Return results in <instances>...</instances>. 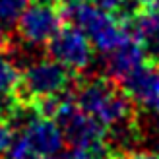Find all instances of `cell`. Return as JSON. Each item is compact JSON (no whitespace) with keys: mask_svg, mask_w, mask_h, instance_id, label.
I'll use <instances>...</instances> for the list:
<instances>
[{"mask_svg":"<svg viewBox=\"0 0 159 159\" xmlns=\"http://www.w3.org/2000/svg\"><path fill=\"white\" fill-rule=\"evenodd\" d=\"M74 103L105 128L138 116V107L116 82L107 76H91L74 89Z\"/></svg>","mask_w":159,"mask_h":159,"instance_id":"cell-1","label":"cell"},{"mask_svg":"<svg viewBox=\"0 0 159 159\" xmlns=\"http://www.w3.org/2000/svg\"><path fill=\"white\" fill-rule=\"evenodd\" d=\"M64 16L66 21H72L87 35L95 51H101L103 54L128 37L126 25L115 14L93 6L91 2L64 6Z\"/></svg>","mask_w":159,"mask_h":159,"instance_id":"cell-2","label":"cell"},{"mask_svg":"<svg viewBox=\"0 0 159 159\" xmlns=\"http://www.w3.org/2000/svg\"><path fill=\"white\" fill-rule=\"evenodd\" d=\"M72 74L66 66L52 60L51 57H43L27 62L21 68L18 93L23 101H39L51 95H60L72 89Z\"/></svg>","mask_w":159,"mask_h":159,"instance_id":"cell-3","label":"cell"},{"mask_svg":"<svg viewBox=\"0 0 159 159\" xmlns=\"http://www.w3.org/2000/svg\"><path fill=\"white\" fill-rule=\"evenodd\" d=\"M54 120L64 134V142H68L72 149H89L105 157L111 155L107 146V128L91 115L84 113L74 103V97L60 107Z\"/></svg>","mask_w":159,"mask_h":159,"instance_id":"cell-4","label":"cell"},{"mask_svg":"<svg viewBox=\"0 0 159 159\" xmlns=\"http://www.w3.org/2000/svg\"><path fill=\"white\" fill-rule=\"evenodd\" d=\"M66 16L62 4H45L29 2L25 12L20 16L12 29L14 39L21 45L45 47L49 39L64 25Z\"/></svg>","mask_w":159,"mask_h":159,"instance_id":"cell-5","label":"cell"},{"mask_svg":"<svg viewBox=\"0 0 159 159\" xmlns=\"http://www.w3.org/2000/svg\"><path fill=\"white\" fill-rule=\"evenodd\" d=\"M45 52L47 57L66 66L72 74H84L93 62L95 47L78 25L64 21V25L45 45Z\"/></svg>","mask_w":159,"mask_h":159,"instance_id":"cell-6","label":"cell"},{"mask_svg":"<svg viewBox=\"0 0 159 159\" xmlns=\"http://www.w3.org/2000/svg\"><path fill=\"white\" fill-rule=\"evenodd\" d=\"M118 85L138 109L159 111V64L155 60L148 58L140 68L118 82Z\"/></svg>","mask_w":159,"mask_h":159,"instance_id":"cell-7","label":"cell"},{"mask_svg":"<svg viewBox=\"0 0 159 159\" xmlns=\"http://www.w3.org/2000/svg\"><path fill=\"white\" fill-rule=\"evenodd\" d=\"M21 140L35 155L43 159H51L58 155L64 148V134L54 118L37 115L27 126L21 128Z\"/></svg>","mask_w":159,"mask_h":159,"instance_id":"cell-8","label":"cell"},{"mask_svg":"<svg viewBox=\"0 0 159 159\" xmlns=\"http://www.w3.org/2000/svg\"><path fill=\"white\" fill-rule=\"evenodd\" d=\"M148 58L149 57H148L146 47L142 45L136 37L128 35L124 41L118 43L115 49L105 52V60H103L105 76L118 84L128 74H132L136 68H140Z\"/></svg>","mask_w":159,"mask_h":159,"instance_id":"cell-9","label":"cell"},{"mask_svg":"<svg viewBox=\"0 0 159 159\" xmlns=\"http://www.w3.org/2000/svg\"><path fill=\"white\" fill-rule=\"evenodd\" d=\"M20 78L21 66L8 51H0V116L6 120L21 103V97L18 93Z\"/></svg>","mask_w":159,"mask_h":159,"instance_id":"cell-10","label":"cell"},{"mask_svg":"<svg viewBox=\"0 0 159 159\" xmlns=\"http://www.w3.org/2000/svg\"><path fill=\"white\" fill-rule=\"evenodd\" d=\"M93 2L99 8H103V10L115 14L122 23H126L144 10L140 0H93Z\"/></svg>","mask_w":159,"mask_h":159,"instance_id":"cell-11","label":"cell"},{"mask_svg":"<svg viewBox=\"0 0 159 159\" xmlns=\"http://www.w3.org/2000/svg\"><path fill=\"white\" fill-rule=\"evenodd\" d=\"M29 0H0V21L8 29H14L16 21L25 12Z\"/></svg>","mask_w":159,"mask_h":159,"instance_id":"cell-12","label":"cell"},{"mask_svg":"<svg viewBox=\"0 0 159 159\" xmlns=\"http://www.w3.org/2000/svg\"><path fill=\"white\" fill-rule=\"evenodd\" d=\"M6 159H43V157H39L31 152L25 146V142L21 140V136H14V142L6 153Z\"/></svg>","mask_w":159,"mask_h":159,"instance_id":"cell-13","label":"cell"},{"mask_svg":"<svg viewBox=\"0 0 159 159\" xmlns=\"http://www.w3.org/2000/svg\"><path fill=\"white\" fill-rule=\"evenodd\" d=\"M12 142H14V128H12V124L8 122L6 118L0 116V157L8 153Z\"/></svg>","mask_w":159,"mask_h":159,"instance_id":"cell-14","label":"cell"},{"mask_svg":"<svg viewBox=\"0 0 159 159\" xmlns=\"http://www.w3.org/2000/svg\"><path fill=\"white\" fill-rule=\"evenodd\" d=\"M12 43H14V33L8 27H4L0 21V51H10Z\"/></svg>","mask_w":159,"mask_h":159,"instance_id":"cell-15","label":"cell"},{"mask_svg":"<svg viewBox=\"0 0 159 159\" xmlns=\"http://www.w3.org/2000/svg\"><path fill=\"white\" fill-rule=\"evenodd\" d=\"M109 159H155L153 153H146V152H124V153H113Z\"/></svg>","mask_w":159,"mask_h":159,"instance_id":"cell-16","label":"cell"},{"mask_svg":"<svg viewBox=\"0 0 159 159\" xmlns=\"http://www.w3.org/2000/svg\"><path fill=\"white\" fill-rule=\"evenodd\" d=\"M144 12L148 14V18H149V20H152L155 25L159 27V0H153L152 4L144 6Z\"/></svg>","mask_w":159,"mask_h":159,"instance_id":"cell-17","label":"cell"},{"mask_svg":"<svg viewBox=\"0 0 159 159\" xmlns=\"http://www.w3.org/2000/svg\"><path fill=\"white\" fill-rule=\"evenodd\" d=\"M84 2H91V0H62L64 6H74V4H84Z\"/></svg>","mask_w":159,"mask_h":159,"instance_id":"cell-18","label":"cell"},{"mask_svg":"<svg viewBox=\"0 0 159 159\" xmlns=\"http://www.w3.org/2000/svg\"><path fill=\"white\" fill-rule=\"evenodd\" d=\"M153 157L159 159V140H157V144H155V152H153Z\"/></svg>","mask_w":159,"mask_h":159,"instance_id":"cell-19","label":"cell"},{"mask_svg":"<svg viewBox=\"0 0 159 159\" xmlns=\"http://www.w3.org/2000/svg\"><path fill=\"white\" fill-rule=\"evenodd\" d=\"M152 60H155L157 62V64H159V49H157V52L153 54V57H152Z\"/></svg>","mask_w":159,"mask_h":159,"instance_id":"cell-20","label":"cell"},{"mask_svg":"<svg viewBox=\"0 0 159 159\" xmlns=\"http://www.w3.org/2000/svg\"><path fill=\"white\" fill-rule=\"evenodd\" d=\"M140 2H142V6H148V4H152L153 0H140Z\"/></svg>","mask_w":159,"mask_h":159,"instance_id":"cell-21","label":"cell"},{"mask_svg":"<svg viewBox=\"0 0 159 159\" xmlns=\"http://www.w3.org/2000/svg\"><path fill=\"white\" fill-rule=\"evenodd\" d=\"M155 122H157V126H159V111H155Z\"/></svg>","mask_w":159,"mask_h":159,"instance_id":"cell-22","label":"cell"}]
</instances>
